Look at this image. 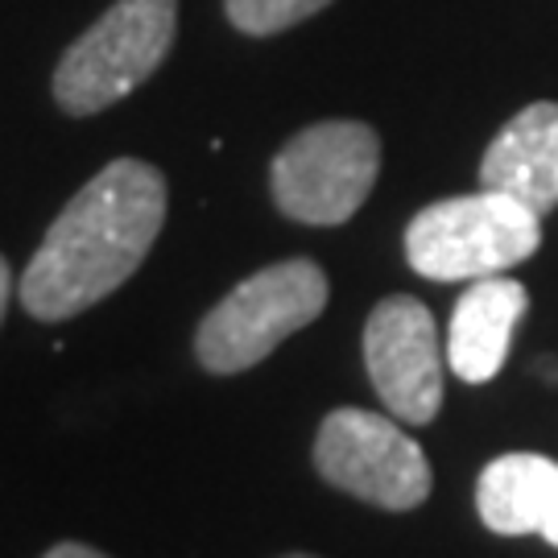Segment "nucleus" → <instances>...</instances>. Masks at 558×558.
Segmentation results:
<instances>
[{
	"mask_svg": "<svg viewBox=\"0 0 558 558\" xmlns=\"http://www.w3.org/2000/svg\"><path fill=\"white\" fill-rule=\"evenodd\" d=\"M166 223V179L141 158L108 161L46 228L21 274V306L62 323L117 294L137 274Z\"/></svg>",
	"mask_w": 558,
	"mask_h": 558,
	"instance_id": "obj_1",
	"label": "nucleus"
},
{
	"mask_svg": "<svg viewBox=\"0 0 558 558\" xmlns=\"http://www.w3.org/2000/svg\"><path fill=\"white\" fill-rule=\"evenodd\" d=\"M327 274L311 257L265 265L223 294L195 331V356L216 377H236L278 352L286 339L327 311Z\"/></svg>",
	"mask_w": 558,
	"mask_h": 558,
	"instance_id": "obj_2",
	"label": "nucleus"
},
{
	"mask_svg": "<svg viewBox=\"0 0 558 558\" xmlns=\"http://www.w3.org/2000/svg\"><path fill=\"white\" fill-rule=\"evenodd\" d=\"M179 34V0H112L54 66V104L66 117H96L133 96L158 71Z\"/></svg>",
	"mask_w": 558,
	"mask_h": 558,
	"instance_id": "obj_3",
	"label": "nucleus"
},
{
	"mask_svg": "<svg viewBox=\"0 0 558 558\" xmlns=\"http://www.w3.org/2000/svg\"><path fill=\"white\" fill-rule=\"evenodd\" d=\"M542 216L500 191L456 195L422 207L405 228V260L430 281L493 278L534 257Z\"/></svg>",
	"mask_w": 558,
	"mask_h": 558,
	"instance_id": "obj_4",
	"label": "nucleus"
},
{
	"mask_svg": "<svg viewBox=\"0 0 558 558\" xmlns=\"http://www.w3.org/2000/svg\"><path fill=\"white\" fill-rule=\"evenodd\" d=\"M380 174V137L364 120H319L274 158L269 186L286 220L336 228L356 216Z\"/></svg>",
	"mask_w": 558,
	"mask_h": 558,
	"instance_id": "obj_5",
	"label": "nucleus"
},
{
	"mask_svg": "<svg viewBox=\"0 0 558 558\" xmlns=\"http://www.w3.org/2000/svg\"><path fill=\"white\" fill-rule=\"evenodd\" d=\"M315 468L319 476L368 505L405 513L430 497V459L393 418L343 405L331 410L315 439Z\"/></svg>",
	"mask_w": 558,
	"mask_h": 558,
	"instance_id": "obj_6",
	"label": "nucleus"
},
{
	"mask_svg": "<svg viewBox=\"0 0 558 558\" xmlns=\"http://www.w3.org/2000/svg\"><path fill=\"white\" fill-rule=\"evenodd\" d=\"M364 364L389 414L410 426L435 422L442 405L447 352L435 315L410 294H393L373 306L364 323Z\"/></svg>",
	"mask_w": 558,
	"mask_h": 558,
	"instance_id": "obj_7",
	"label": "nucleus"
},
{
	"mask_svg": "<svg viewBox=\"0 0 558 558\" xmlns=\"http://www.w3.org/2000/svg\"><path fill=\"white\" fill-rule=\"evenodd\" d=\"M480 186L525 203L530 211L558 207V104L542 100L521 108L484 149Z\"/></svg>",
	"mask_w": 558,
	"mask_h": 558,
	"instance_id": "obj_8",
	"label": "nucleus"
},
{
	"mask_svg": "<svg viewBox=\"0 0 558 558\" xmlns=\"http://www.w3.org/2000/svg\"><path fill=\"white\" fill-rule=\"evenodd\" d=\"M530 311L525 286L513 278H476L463 299L451 311V331H447V364L459 380L484 385L505 368L513 331Z\"/></svg>",
	"mask_w": 558,
	"mask_h": 558,
	"instance_id": "obj_9",
	"label": "nucleus"
},
{
	"mask_svg": "<svg viewBox=\"0 0 558 558\" xmlns=\"http://www.w3.org/2000/svg\"><path fill=\"white\" fill-rule=\"evenodd\" d=\"M476 509L493 534H542L558 550V463L530 451L493 459L476 480Z\"/></svg>",
	"mask_w": 558,
	"mask_h": 558,
	"instance_id": "obj_10",
	"label": "nucleus"
},
{
	"mask_svg": "<svg viewBox=\"0 0 558 558\" xmlns=\"http://www.w3.org/2000/svg\"><path fill=\"white\" fill-rule=\"evenodd\" d=\"M327 4L331 0H223V13L240 34L269 38V34H281V29L323 13Z\"/></svg>",
	"mask_w": 558,
	"mask_h": 558,
	"instance_id": "obj_11",
	"label": "nucleus"
},
{
	"mask_svg": "<svg viewBox=\"0 0 558 558\" xmlns=\"http://www.w3.org/2000/svg\"><path fill=\"white\" fill-rule=\"evenodd\" d=\"M41 558H108V555L96 550V546H87V542H59V546H50Z\"/></svg>",
	"mask_w": 558,
	"mask_h": 558,
	"instance_id": "obj_12",
	"label": "nucleus"
},
{
	"mask_svg": "<svg viewBox=\"0 0 558 558\" xmlns=\"http://www.w3.org/2000/svg\"><path fill=\"white\" fill-rule=\"evenodd\" d=\"M9 299H13V265H9V260L0 257V323H4Z\"/></svg>",
	"mask_w": 558,
	"mask_h": 558,
	"instance_id": "obj_13",
	"label": "nucleus"
},
{
	"mask_svg": "<svg viewBox=\"0 0 558 558\" xmlns=\"http://www.w3.org/2000/svg\"><path fill=\"white\" fill-rule=\"evenodd\" d=\"M281 558H315V555H281Z\"/></svg>",
	"mask_w": 558,
	"mask_h": 558,
	"instance_id": "obj_14",
	"label": "nucleus"
}]
</instances>
